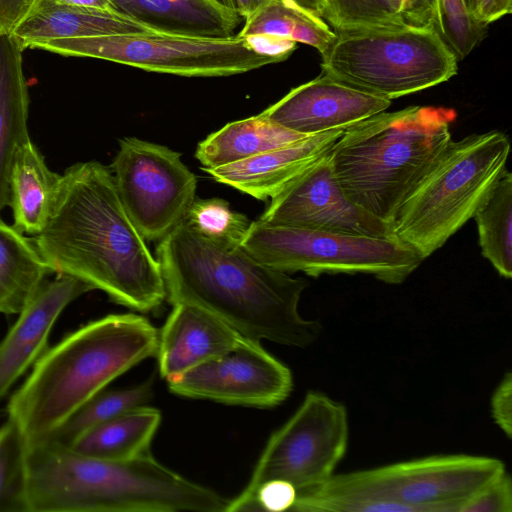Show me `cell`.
I'll return each instance as SVG.
<instances>
[{
	"label": "cell",
	"mask_w": 512,
	"mask_h": 512,
	"mask_svg": "<svg viewBox=\"0 0 512 512\" xmlns=\"http://www.w3.org/2000/svg\"><path fill=\"white\" fill-rule=\"evenodd\" d=\"M296 3L301 5L303 8L309 10L310 12L318 15L322 18L325 2L324 0H294Z\"/></svg>",
	"instance_id": "obj_42"
},
{
	"label": "cell",
	"mask_w": 512,
	"mask_h": 512,
	"mask_svg": "<svg viewBox=\"0 0 512 512\" xmlns=\"http://www.w3.org/2000/svg\"><path fill=\"white\" fill-rule=\"evenodd\" d=\"M34 49L184 77L232 76L280 62L256 53L236 35L207 38L150 31L53 40Z\"/></svg>",
	"instance_id": "obj_10"
},
{
	"label": "cell",
	"mask_w": 512,
	"mask_h": 512,
	"mask_svg": "<svg viewBox=\"0 0 512 512\" xmlns=\"http://www.w3.org/2000/svg\"><path fill=\"white\" fill-rule=\"evenodd\" d=\"M91 290L89 284L63 274L40 285L0 341V401L46 351L50 332L62 311Z\"/></svg>",
	"instance_id": "obj_16"
},
{
	"label": "cell",
	"mask_w": 512,
	"mask_h": 512,
	"mask_svg": "<svg viewBox=\"0 0 512 512\" xmlns=\"http://www.w3.org/2000/svg\"><path fill=\"white\" fill-rule=\"evenodd\" d=\"M60 177L48 168L31 139L18 148L9 176V205L16 229L33 236L43 229Z\"/></svg>",
	"instance_id": "obj_22"
},
{
	"label": "cell",
	"mask_w": 512,
	"mask_h": 512,
	"mask_svg": "<svg viewBox=\"0 0 512 512\" xmlns=\"http://www.w3.org/2000/svg\"><path fill=\"white\" fill-rule=\"evenodd\" d=\"M307 135L282 127L262 112L227 123L198 143L195 158L215 168L292 144Z\"/></svg>",
	"instance_id": "obj_23"
},
{
	"label": "cell",
	"mask_w": 512,
	"mask_h": 512,
	"mask_svg": "<svg viewBox=\"0 0 512 512\" xmlns=\"http://www.w3.org/2000/svg\"><path fill=\"white\" fill-rule=\"evenodd\" d=\"M477 1L478 0H464V3L467 7V9L470 11V13L472 14L473 16V13L476 9V5H477ZM474 18V17H473Z\"/></svg>",
	"instance_id": "obj_44"
},
{
	"label": "cell",
	"mask_w": 512,
	"mask_h": 512,
	"mask_svg": "<svg viewBox=\"0 0 512 512\" xmlns=\"http://www.w3.org/2000/svg\"><path fill=\"white\" fill-rule=\"evenodd\" d=\"M158 334L143 316L110 314L47 348L6 406L8 419L17 425L26 445L49 439L111 381L156 356Z\"/></svg>",
	"instance_id": "obj_4"
},
{
	"label": "cell",
	"mask_w": 512,
	"mask_h": 512,
	"mask_svg": "<svg viewBox=\"0 0 512 512\" xmlns=\"http://www.w3.org/2000/svg\"><path fill=\"white\" fill-rule=\"evenodd\" d=\"M271 225L388 237L392 225L369 214L344 193L328 154L290 183L258 219Z\"/></svg>",
	"instance_id": "obj_14"
},
{
	"label": "cell",
	"mask_w": 512,
	"mask_h": 512,
	"mask_svg": "<svg viewBox=\"0 0 512 512\" xmlns=\"http://www.w3.org/2000/svg\"><path fill=\"white\" fill-rule=\"evenodd\" d=\"M150 31L118 12L38 0L12 35L25 50L53 40Z\"/></svg>",
	"instance_id": "obj_19"
},
{
	"label": "cell",
	"mask_w": 512,
	"mask_h": 512,
	"mask_svg": "<svg viewBox=\"0 0 512 512\" xmlns=\"http://www.w3.org/2000/svg\"><path fill=\"white\" fill-rule=\"evenodd\" d=\"M253 258L288 274H368L402 283L423 261L394 236L378 237L252 221L239 245Z\"/></svg>",
	"instance_id": "obj_9"
},
{
	"label": "cell",
	"mask_w": 512,
	"mask_h": 512,
	"mask_svg": "<svg viewBox=\"0 0 512 512\" xmlns=\"http://www.w3.org/2000/svg\"><path fill=\"white\" fill-rule=\"evenodd\" d=\"M324 21L338 34L407 24L392 0H324Z\"/></svg>",
	"instance_id": "obj_31"
},
{
	"label": "cell",
	"mask_w": 512,
	"mask_h": 512,
	"mask_svg": "<svg viewBox=\"0 0 512 512\" xmlns=\"http://www.w3.org/2000/svg\"><path fill=\"white\" fill-rule=\"evenodd\" d=\"M242 335L197 306L178 303L158 334L156 356L160 375L167 381L216 358Z\"/></svg>",
	"instance_id": "obj_18"
},
{
	"label": "cell",
	"mask_w": 512,
	"mask_h": 512,
	"mask_svg": "<svg viewBox=\"0 0 512 512\" xmlns=\"http://www.w3.org/2000/svg\"><path fill=\"white\" fill-rule=\"evenodd\" d=\"M23 51L13 35L0 36V211L9 205V176L14 155L30 140Z\"/></svg>",
	"instance_id": "obj_21"
},
{
	"label": "cell",
	"mask_w": 512,
	"mask_h": 512,
	"mask_svg": "<svg viewBox=\"0 0 512 512\" xmlns=\"http://www.w3.org/2000/svg\"><path fill=\"white\" fill-rule=\"evenodd\" d=\"M38 0H0V36L12 35Z\"/></svg>",
	"instance_id": "obj_37"
},
{
	"label": "cell",
	"mask_w": 512,
	"mask_h": 512,
	"mask_svg": "<svg viewBox=\"0 0 512 512\" xmlns=\"http://www.w3.org/2000/svg\"><path fill=\"white\" fill-rule=\"evenodd\" d=\"M50 273L34 238L0 219V314H18Z\"/></svg>",
	"instance_id": "obj_24"
},
{
	"label": "cell",
	"mask_w": 512,
	"mask_h": 512,
	"mask_svg": "<svg viewBox=\"0 0 512 512\" xmlns=\"http://www.w3.org/2000/svg\"><path fill=\"white\" fill-rule=\"evenodd\" d=\"M481 253L498 274L512 277V174L502 175L473 216Z\"/></svg>",
	"instance_id": "obj_27"
},
{
	"label": "cell",
	"mask_w": 512,
	"mask_h": 512,
	"mask_svg": "<svg viewBox=\"0 0 512 512\" xmlns=\"http://www.w3.org/2000/svg\"><path fill=\"white\" fill-rule=\"evenodd\" d=\"M217 3L238 15L242 20L247 19L259 6L261 0H215Z\"/></svg>",
	"instance_id": "obj_40"
},
{
	"label": "cell",
	"mask_w": 512,
	"mask_h": 512,
	"mask_svg": "<svg viewBox=\"0 0 512 512\" xmlns=\"http://www.w3.org/2000/svg\"><path fill=\"white\" fill-rule=\"evenodd\" d=\"M242 38L256 53L276 58L280 62L286 60L297 48L296 42L271 34H253Z\"/></svg>",
	"instance_id": "obj_36"
},
{
	"label": "cell",
	"mask_w": 512,
	"mask_h": 512,
	"mask_svg": "<svg viewBox=\"0 0 512 512\" xmlns=\"http://www.w3.org/2000/svg\"><path fill=\"white\" fill-rule=\"evenodd\" d=\"M167 382L179 396L253 407L277 406L293 387L290 369L260 341L244 336L224 354Z\"/></svg>",
	"instance_id": "obj_13"
},
{
	"label": "cell",
	"mask_w": 512,
	"mask_h": 512,
	"mask_svg": "<svg viewBox=\"0 0 512 512\" xmlns=\"http://www.w3.org/2000/svg\"><path fill=\"white\" fill-rule=\"evenodd\" d=\"M392 2L394 4V6L396 7V9L401 13V15L404 19V14L407 10V0H392Z\"/></svg>",
	"instance_id": "obj_43"
},
{
	"label": "cell",
	"mask_w": 512,
	"mask_h": 512,
	"mask_svg": "<svg viewBox=\"0 0 512 512\" xmlns=\"http://www.w3.org/2000/svg\"><path fill=\"white\" fill-rule=\"evenodd\" d=\"M439 5L438 31L458 61L462 60L482 41L488 27L473 18L464 0H439Z\"/></svg>",
	"instance_id": "obj_32"
},
{
	"label": "cell",
	"mask_w": 512,
	"mask_h": 512,
	"mask_svg": "<svg viewBox=\"0 0 512 512\" xmlns=\"http://www.w3.org/2000/svg\"><path fill=\"white\" fill-rule=\"evenodd\" d=\"M390 105L391 100L323 73L291 89L262 113L286 129L311 136L346 129Z\"/></svg>",
	"instance_id": "obj_15"
},
{
	"label": "cell",
	"mask_w": 512,
	"mask_h": 512,
	"mask_svg": "<svg viewBox=\"0 0 512 512\" xmlns=\"http://www.w3.org/2000/svg\"><path fill=\"white\" fill-rule=\"evenodd\" d=\"M496 458L432 455L366 470L333 474L297 494L299 512H459L462 505L502 474Z\"/></svg>",
	"instance_id": "obj_6"
},
{
	"label": "cell",
	"mask_w": 512,
	"mask_h": 512,
	"mask_svg": "<svg viewBox=\"0 0 512 512\" xmlns=\"http://www.w3.org/2000/svg\"><path fill=\"white\" fill-rule=\"evenodd\" d=\"M157 259L172 305L197 306L257 341L305 348L320 335L319 322L299 312L308 281L264 265L240 246L208 240L183 221L159 241Z\"/></svg>",
	"instance_id": "obj_2"
},
{
	"label": "cell",
	"mask_w": 512,
	"mask_h": 512,
	"mask_svg": "<svg viewBox=\"0 0 512 512\" xmlns=\"http://www.w3.org/2000/svg\"><path fill=\"white\" fill-rule=\"evenodd\" d=\"M451 108L409 106L348 128L328 153L340 187L356 205L392 225L408 194L452 141Z\"/></svg>",
	"instance_id": "obj_5"
},
{
	"label": "cell",
	"mask_w": 512,
	"mask_h": 512,
	"mask_svg": "<svg viewBox=\"0 0 512 512\" xmlns=\"http://www.w3.org/2000/svg\"><path fill=\"white\" fill-rule=\"evenodd\" d=\"M271 34L310 45L322 55L337 34L323 18L303 8L294 0H261L256 10L244 20L236 34Z\"/></svg>",
	"instance_id": "obj_26"
},
{
	"label": "cell",
	"mask_w": 512,
	"mask_h": 512,
	"mask_svg": "<svg viewBox=\"0 0 512 512\" xmlns=\"http://www.w3.org/2000/svg\"><path fill=\"white\" fill-rule=\"evenodd\" d=\"M34 241L53 273L80 279L120 305L148 312L166 298L161 264L128 216L111 169L98 161L64 171Z\"/></svg>",
	"instance_id": "obj_1"
},
{
	"label": "cell",
	"mask_w": 512,
	"mask_h": 512,
	"mask_svg": "<svg viewBox=\"0 0 512 512\" xmlns=\"http://www.w3.org/2000/svg\"><path fill=\"white\" fill-rule=\"evenodd\" d=\"M27 512H226L229 500L150 452L107 460L44 441L27 446Z\"/></svg>",
	"instance_id": "obj_3"
},
{
	"label": "cell",
	"mask_w": 512,
	"mask_h": 512,
	"mask_svg": "<svg viewBox=\"0 0 512 512\" xmlns=\"http://www.w3.org/2000/svg\"><path fill=\"white\" fill-rule=\"evenodd\" d=\"M111 171L120 200L145 240L165 238L196 199V175L180 153L160 144L121 139Z\"/></svg>",
	"instance_id": "obj_12"
},
{
	"label": "cell",
	"mask_w": 512,
	"mask_h": 512,
	"mask_svg": "<svg viewBox=\"0 0 512 512\" xmlns=\"http://www.w3.org/2000/svg\"><path fill=\"white\" fill-rule=\"evenodd\" d=\"M459 512H512V482L507 472L478 490Z\"/></svg>",
	"instance_id": "obj_33"
},
{
	"label": "cell",
	"mask_w": 512,
	"mask_h": 512,
	"mask_svg": "<svg viewBox=\"0 0 512 512\" xmlns=\"http://www.w3.org/2000/svg\"><path fill=\"white\" fill-rule=\"evenodd\" d=\"M344 130L307 136L238 162L202 170L219 183L266 201L327 155Z\"/></svg>",
	"instance_id": "obj_17"
},
{
	"label": "cell",
	"mask_w": 512,
	"mask_h": 512,
	"mask_svg": "<svg viewBox=\"0 0 512 512\" xmlns=\"http://www.w3.org/2000/svg\"><path fill=\"white\" fill-rule=\"evenodd\" d=\"M508 136L497 130L451 141L401 204L395 238L425 260L459 231L505 173Z\"/></svg>",
	"instance_id": "obj_7"
},
{
	"label": "cell",
	"mask_w": 512,
	"mask_h": 512,
	"mask_svg": "<svg viewBox=\"0 0 512 512\" xmlns=\"http://www.w3.org/2000/svg\"><path fill=\"white\" fill-rule=\"evenodd\" d=\"M296 497L297 491L290 483L281 480L268 481L258 487L248 511L291 510Z\"/></svg>",
	"instance_id": "obj_34"
},
{
	"label": "cell",
	"mask_w": 512,
	"mask_h": 512,
	"mask_svg": "<svg viewBox=\"0 0 512 512\" xmlns=\"http://www.w3.org/2000/svg\"><path fill=\"white\" fill-rule=\"evenodd\" d=\"M321 56L324 74L388 100L437 86L458 72L455 53L433 26L338 33Z\"/></svg>",
	"instance_id": "obj_8"
},
{
	"label": "cell",
	"mask_w": 512,
	"mask_h": 512,
	"mask_svg": "<svg viewBox=\"0 0 512 512\" xmlns=\"http://www.w3.org/2000/svg\"><path fill=\"white\" fill-rule=\"evenodd\" d=\"M511 11L512 0H478L473 17L479 24L488 27Z\"/></svg>",
	"instance_id": "obj_39"
},
{
	"label": "cell",
	"mask_w": 512,
	"mask_h": 512,
	"mask_svg": "<svg viewBox=\"0 0 512 512\" xmlns=\"http://www.w3.org/2000/svg\"><path fill=\"white\" fill-rule=\"evenodd\" d=\"M25 439L11 420L0 427V512H27Z\"/></svg>",
	"instance_id": "obj_29"
},
{
	"label": "cell",
	"mask_w": 512,
	"mask_h": 512,
	"mask_svg": "<svg viewBox=\"0 0 512 512\" xmlns=\"http://www.w3.org/2000/svg\"><path fill=\"white\" fill-rule=\"evenodd\" d=\"M349 438L344 405L309 391L294 414L269 438L243 491L229 500L226 512L248 511L263 483L281 480L298 493L321 485L344 457Z\"/></svg>",
	"instance_id": "obj_11"
},
{
	"label": "cell",
	"mask_w": 512,
	"mask_h": 512,
	"mask_svg": "<svg viewBox=\"0 0 512 512\" xmlns=\"http://www.w3.org/2000/svg\"><path fill=\"white\" fill-rule=\"evenodd\" d=\"M439 19V0H407V10L404 14V20L407 24L433 26L438 30Z\"/></svg>",
	"instance_id": "obj_38"
},
{
	"label": "cell",
	"mask_w": 512,
	"mask_h": 512,
	"mask_svg": "<svg viewBox=\"0 0 512 512\" xmlns=\"http://www.w3.org/2000/svg\"><path fill=\"white\" fill-rule=\"evenodd\" d=\"M184 222L200 236L220 245L236 247L244 238L250 221L230 208L221 198L195 199Z\"/></svg>",
	"instance_id": "obj_30"
},
{
	"label": "cell",
	"mask_w": 512,
	"mask_h": 512,
	"mask_svg": "<svg viewBox=\"0 0 512 512\" xmlns=\"http://www.w3.org/2000/svg\"><path fill=\"white\" fill-rule=\"evenodd\" d=\"M491 414L495 423L510 439L512 436V376L506 373L491 397Z\"/></svg>",
	"instance_id": "obj_35"
},
{
	"label": "cell",
	"mask_w": 512,
	"mask_h": 512,
	"mask_svg": "<svg viewBox=\"0 0 512 512\" xmlns=\"http://www.w3.org/2000/svg\"><path fill=\"white\" fill-rule=\"evenodd\" d=\"M160 422L158 409L141 405L88 430L66 447L100 459H133L149 452Z\"/></svg>",
	"instance_id": "obj_25"
},
{
	"label": "cell",
	"mask_w": 512,
	"mask_h": 512,
	"mask_svg": "<svg viewBox=\"0 0 512 512\" xmlns=\"http://www.w3.org/2000/svg\"><path fill=\"white\" fill-rule=\"evenodd\" d=\"M115 10L156 32L191 37L235 36L241 18L215 0H111Z\"/></svg>",
	"instance_id": "obj_20"
},
{
	"label": "cell",
	"mask_w": 512,
	"mask_h": 512,
	"mask_svg": "<svg viewBox=\"0 0 512 512\" xmlns=\"http://www.w3.org/2000/svg\"><path fill=\"white\" fill-rule=\"evenodd\" d=\"M151 397L150 381L127 389L102 390L76 410L47 440L69 446L88 430L132 408L145 405Z\"/></svg>",
	"instance_id": "obj_28"
},
{
	"label": "cell",
	"mask_w": 512,
	"mask_h": 512,
	"mask_svg": "<svg viewBox=\"0 0 512 512\" xmlns=\"http://www.w3.org/2000/svg\"><path fill=\"white\" fill-rule=\"evenodd\" d=\"M51 1L62 3V4H68V5L92 7V8H98V9L117 12L115 10V7L111 0H51Z\"/></svg>",
	"instance_id": "obj_41"
}]
</instances>
